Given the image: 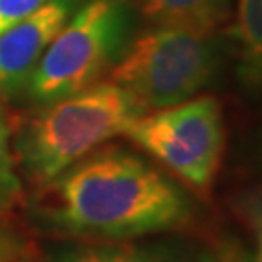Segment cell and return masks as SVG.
<instances>
[{"instance_id": "7c38bea8", "label": "cell", "mask_w": 262, "mask_h": 262, "mask_svg": "<svg viewBox=\"0 0 262 262\" xmlns=\"http://www.w3.org/2000/svg\"><path fill=\"white\" fill-rule=\"evenodd\" d=\"M49 0H0V33L37 12Z\"/></svg>"}, {"instance_id": "277c9868", "label": "cell", "mask_w": 262, "mask_h": 262, "mask_svg": "<svg viewBox=\"0 0 262 262\" xmlns=\"http://www.w3.org/2000/svg\"><path fill=\"white\" fill-rule=\"evenodd\" d=\"M124 134L196 194L208 196L214 188L225 151L224 109L215 97L144 113Z\"/></svg>"}, {"instance_id": "9c48e42d", "label": "cell", "mask_w": 262, "mask_h": 262, "mask_svg": "<svg viewBox=\"0 0 262 262\" xmlns=\"http://www.w3.org/2000/svg\"><path fill=\"white\" fill-rule=\"evenodd\" d=\"M62 262H169L132 245H88L66 254Z\"/></svg>"}, {"instance_id": "5b68a950", "label": "cell", "mask_w": 262, "mask_h": 262, "mask_svg": "<svg viewBox=\"0 0 262 262\" xmlns=\"http://www.w3.org/2000/svg\"><path fill=\"white\" fill-rule=\"evenodd\" d=\"M126 28L122 0H90L49 43L29 78V95L51 103L94 85L119 53Z\"/></svg>"}, {"instance_id": "8992f818", "label": "cell", "mask_w": 262, "mask_h": 262, "mask_svg": "<svg viewBox=\"0 0 262 262\" xmlns=\"http://www.w3.org/2000/svg\"><path fill=\"white\" fill-rule=\"evenodd\" d=\"M72 0H49L37 12L0 33V95L28 85L35 66L60 28L68 21Z\"/></svg>"}, {"instance_id": "52a82bcc", "label": "cell", "mask_w": 262, "mask_h": 262, "mask_svg": "<svg viewBox=\"0 0 262 262\" xmlns=\"http://www.w3.org/2000/svg\"><path fill=\"white\" fill-rule=\"evenodd\" d=\"M148 19L158 26L212 33L222 26L231 0H130Z\"/></svg>"}, {"instance_id": "4fadbf2b", "label": "cell", "mask_w": 262, "mask_h": 262, "mask_svg": "<svg viewBox=\"0 0 262 262\" xmlns=\"http://www.w3.org/2000/svg\"><path fill=\"white\" fill-rule=\"evenodd\" d=\"M202 262H253V258L237 247H222L217 249V253L210 254Z\"/></svg>"}, {"instance_id": "5bb4252c", "label": "cell", "mask_w": 262, "mask_h": 262, "mask_svg": "<svg viewBox=\"0 0 262 262\" xmlns=\"http://www.w3.org/2000/svg\"><path fill=\"white\" fill-rule=\"evenodd\" d=\"M12 260V245L10 241L0 233V262H10Z\"/></svg>"}, {"instance_id": "6da1fadb", "label": "cell", "mask_w": 262, "mask_h": 262, "mask_svg": "<svg viewBox=\"0 0 262 262\" xmlns=\"http://www.w3.org/2000/svg\"><path fill=\"white\" fill-rule=\"evenodd\" d=\"M192 214L183 188L121 148L88 156L55 183L53 217L74 235L124 241L183 227Z\"/></svg>"}, {"instance_id": "7a4b0ae2", "label": "cell", "mask_w": 262, "mask_h": 262, "mask_svg": "<svg viewBox=\"0 0 262 262\" xmlns=\"http://www.w3.org/2000/svg\"><path fill=\"white\" fill-rule=\"evenodd\" d=\"M140 115L130 94L111 80L51 101L19 140L26 169L39 183H53L109 138L124 134Z\"/></svg>"}, {"instance_id": "ba28073f", "label": "cell", "mask_w": 262, "mask_h": 262, "mask_svg": "<svg viewBox=\"0 0 262 262\" xmlns=\"http://www.w3.org/2000/svg\"><path fill=\"white\" fill-rule=\"evenodd\" d=\"M233 39L237 74L245 88L262 90V0H237Z\"/></svg>"}, {"instance_id": "30bf717a", "label": "cell", "mask_w": 262, "mask_h": 262, "mask_svg": "<svg viewBox=\"0 0 262 262\" xmlns=\"http://www.w3.org/2000/svg\"><path fill=\"white\" fill-rule=\"evenodd\" d=\"M239 214L254 237L253 262H262V187L245 194L239 202Z\"/></svg>"}, {"instance_id": "8fae6325", "label": "cell", "mask_w": 262, "mask_h": 262, "mask_svg": "<svg viewBox=\"0 0 262 262\" xmlns=\"http://www.w3.org/2000/svg\"><path fill=\"white\" fill-rule=\"evenodd\" d=\"M16 177L12 171V150H10V126L6 115L0 109V194L16 190Z\"/></svg>"}, {"instance_id": "3957f363", "label": "cell", "mask_w": 262, "mask_h": 262, "mask_svg": "<svg viewBox=\"0 0 262 262\" xmlns=\"http://www.w3.org/2000/svg\"><path fill=\"white\" fill-rule=\"evenodd\" d=\"M217 64L220 53L210 33L159 26L132 43L111 70V82L151 113L194 97L212 82Z\"/></svg>"}]
</instances>
